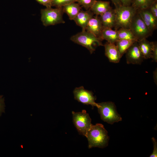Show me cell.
Wrapping results in <instances>:
<instances>
[{
  "mask_svg": "<svg viewBox=\"0 0 157 157\" xmlns=\"http://www.w3.org/2000/svg\"><path fill=\"white\" fill-rule=\"evenodd\" d=\"M103 29L99 17L98 15H96L95 17H93L90 20L86 26L85 30L100 39Z\"/></svg>",
  "mask_w": 157,
  "mask_h": 157,
  "instance_id": "obj_12",
  "label": "cell"
},
{
  "mask_svg": "<svg viewBox=\"0 0 157 157\" xmlns=\"http://www.w3.org/2000/svg\"><path fill=\"white\" fill-rule=\"evenodd\" d=\"M111 8L109 1L96 0L90 9L94 14L101 15Z\"/></svg>",
  "mask_w": 157,
  "mask_h": 157,
  "instance_id": "obj_16",
  "label": "cell"
},
{
  "mask_svg": "<svg viewBox=\"0 0 157 157\" xmlns=\"http://www.w3.org/2000/svg\"><path fill=\"white\" fill-rule=\"evenodd\" d=\"M116 23L115 30L120 28H129L132 20L137 10L131 6H120L115 8Z\"/></svg>",
  "mask_w": 157,
  "mask_h": 157,
  "instance_id": "obj_3",
  "label": "cell"
},
{
  "mask_svg": "<svg viewBox=\"0 0 157 157\" xmlns=\"http://www.w3.org/2000/svg\"><path fill=\"white\" fill-rule=\"evenodd\" d=\"M117 30L119 40H135L138 41L129 28H120Z\"/></svg>",
  "mask_w": 157,
  "mask_h": 157,
  "instance_id": "obj_21",
  "label": "cell"
},
{
  "mask_svg": "<svg viewBox=\"0 0 157 157\" xmlns=\"http://www.w3.org/2000/svg\"><path fill=\"white\" fill-rule=\"evenodd\" d=\"M122 5L124 6H131L132 0H120Z\"/></svg>",
  "mask_w": 157,
  "mask_h": 157,
  "instance_id": "obj_29",
  "label": "cell"
},
{
  "mask_svg": "<svg viewBox=\"0 0 157 157\" xmlns=\"http://www.w3.org/2000/svg\"><path fill=\"white\" fill-rule=\"evenodd\" d=\"M97 0H76V2L86 10L90 9Z\"/></svg>",
  "mask_w": 157,
  "mask_h": 157,
  "instance_id": "obj_23",
  "label": "cell"
},
{
  "mask_svg": "<svg viewBox=\"0 0 157 157\" xmlns=\"http://www.w3.org/2000/svg\"><path fill=\"white\" fill-rule=\"evenodd\" d=\"M125 53L126 63L128 64L140 65L144 59L138 41L135 42Z\"/></svg>",
  "mask_w": 157,
  "mask_h": 157,
  "instance_id": "obj_9",
  "label": "cell"
},
{
  "mask_svg": "<svg viewBox=\"0 0 157 157\" xmlns=\"http://www.w3.org/2000/svg\"><path fill=\"white\" fill-rule=\"evenodd\" d=\"M149 9L154 16L157 19V1L154 3Z\"/></svg>",
  "mask_w": 157,
  "mask_h": 157,
  "instance_id": "obj_25",
  "label": "cell"
},
{
  "mask_svg": "<svg viewBox=\"0 0 157 157\" xmlns=\"http://www.w3.org/2000/svg\"><path fill=\"white\" fill-rule=\"evenodd\" d=\"M136 41H138L135 40H119L116 42V45L121 57L130 47Z\"/></svg>",
  "mask_w": 157,
  "mask_h": 157,
  "instance_id": "obj_19",
  "label": "cell"
},
{
  "mask_svg": "<svg viewBox=\"0 0 157 157\" xmlns=\"http://www.w3.org/2000/svg\"><path fill=\"white\" fill-rule=\"evenodd\" d=\"M154 145V150L153 152L150 155V157H157V140L154 138L152 139Z\"/></svg>",
  "mask_w": 157,
  "mask_h": 157,
  "instance_id": "obj_26",
  "label": "cell"
},
{
  "mask_svg": "<svg viewBox=\"0 0 157 157\" xmlns=\"http://www.w3.org/2000/svg\"><path fill=\"white\" fill-rule=\"evenodd\" d=\"M74 124L79 134L86 136L92 125L91 119L85 110L81 112H72Z\"/></svg>",
  "mask_w": 157,
  "mask_h": 157,
  "instance_id": "obj_7",
  "label": "cell"
},
{
  "mask_svg": "<svg viewBox=\"0 0 157 157\" xmlns=\"http://www.w3.org/2000/svg\"><path fill=\"white\" fill-rule=\"evenodd\" d=\"M157 69L155 70L154 72V81L157 84Z\"/></svg>",
  "mask_w": 157,
  "mask_h": 157,
  "instance_id": "obj_31",
  "label": "cell"
},
{
  "mask_svg": "<svg viewBox=\"0 0 157 157\" xmlns=\"http://www.w3.org/2000/svg\"><path fill=\"white\" fill-rule=\"evenodd\" d=\"M63 7L46 8L41 10V20L43 24L47 26L65 23L63 18Z\"/></svg>",
  "mask_w": 157,
  "mask_h": 157,
  "instance_id": "obj_4",
  "label": "cell"
},
{
  "mask_svg": "<svg viewBox=\"0 0 157 157\" xmlns=\"http://www.w3.org/2000/svg\"><path fill=\"white\" fill-rule=\"evenodd\" d=\"M157 0H132L131 6L136 10L149 8Z\"/></svg>",
  "mask_w": 157,
  "mask_h": 157,
  "instance_id": "obj_20",
  "label": "cell"
},
{
  "mask_svg": "<svg viewBox=\"0 0 157 157\" xmlns=\"http://www.w3.org/2000/svg\"><path fill=\"white\" fill-rule=\"evenodd\" d=\"M38 3L46 6V8L52 7L51 0H35Z\"/></svg>",
  "mask_w": 157,
  "mask_h": 157,
  "instance_id": "obj_27",
  "label": "cell"
},
{
  "mask_svg": "<svg viewBox=\"0 0 157 157\" xmlns=\"http://www.w3.org/2000/svg\"><path fill=\"white\" fill-rule=\"evenodd\" d=\"M137 11L149 30L153 33L157 29V19L154 16L149 8Z\"/></svg>",
  "mask_w": 157,
  "mask_h": 157,
  "instance_id": "obj_10",
  "label": "cell"
},
{
  "mask_svg": "<svg viewBox=\"0 0 157 157\" xmlns=\"http://www.w3.org/2000/svg\"><path fill=\"white\" fill-rule=\"evenodd\" d=\"M85 137L88 139L89 148H104L108 146L109 140L108 132L101 124H92Z\"/></svg>",
  "mask_w": 157,
  "mask_h": 157,
  "instance_id": "obj_1",
  "label": "cell"
},
{
  "mask_svg": "<svg viewBox=\"0 0 157 157\" xmlns=\"http://www.w3.org/2000/svg\"><path fill=\"white\" fill-rule=\"evenodd\" d=\"M151 58L153 61L157 62V43L156 42H154Z\"/></svg>",
  "mask_w": 157,
  "mask_h": 157,
  "instance_id": "obj_24",
  "label": "cell"
},
{
  "mask_svg": "<svg viewBox=\"0 0 157 157\" xmlns=\"http://www.w3.org/2000/svg\"><path fill=\"white\" fill-rule=\"evenodd\" d=\"M113 3L115 5V8H117L121 6L122 4L120 0H111Z\"/></svg>",
  "mask_w": 157,
  "mask_h": 157,
  "instance_id": "obj_30",
  "label": "cell"
},
{
  "mask_svg": "<svg viewBox=\"0 0 157 157\" xmlns=\"http://www.w3.org/2000/svg\"><path fill=\"white\" fill-rule=\"evenodd\" d=\"M139 48L144 59L151 58L154 42H150L146 38L138 41Z\"/></svg>",
  "mask_w": 157,
  "mask_h": 157,
  "instance_id": "obj_15",
  "label": "cell"
},
{
  "mask_svg": "<svg viewBox=\"0 0 157 157\" xmlns=\"http://www.w3.org/2000/svg\"><path fill=\"white\" fill-rule=\"evenodd\" d=\"M64 13L68 15L69 19L74 20V18L81 10V6L76 2H72L63 7Z\"/></svg>",
  "mask_w": 157,
  "mask_h": 157,
  "instance_id": "obj_18",
  "label": "cell"
},
{
  "mask_svg": "<svg viewBox=\"0 0 157 157\" xmlns=\"http://www.w3.org/2000/svg\"><path fill=\"white\" fill-rule=\"evenodd\" d=\"M74 99L84 104L97 107L96 103V97L91 91L85 89L83 86L76 88L73 91Z\"/></svg>",
  "mask_w": 157,
  "mask_h": 157,
  "instance_id": "obj_8",
  "label": "cell"
},
{
  "mask_svg": "<svg viewBox=\"0 0 157 157\" xmlns=\"http://www.w3.org/2000/svg\"><path fill=\"white\" fill-rule=\"evenodd\" d=\"M70 40L86 48L91 54L95 51L96 47L103 45L102 40L99 38L86 30L82 31L72 36Z\"/></svg>",
  "mask_w": 157,
  "mask_h": 157,
  "instance_id": "obj_2",
  "label": "cell"
},
{
  "mask_svg": "<svg viewBox=\"0 0 157 157\" xmlns=\"http://www.w3.org/2000/svg\"><path fill=\"white\" fill-rule=\"evenodd\" d=\"M129 28L138 41L146 39L152 34L137 11L132 20Z\"/></svg>",
  "mask_w": 157,
  "mask_h": 157,
  "instance_id": "obj_6",
  "label": "cell"
},
{
  "mask_svg": "<svg viewBox=\"0 0 157 157\" xmlns=\"http://www.w3.org/2000/svg\"><path fill=\"white\" fill-rule=\"evenodd\" d=\"M98 111L101 119L108 124H113L122 120L117 113L115 104L112 102L98 103Z\"/></svg>",
  "mask_w": 157,
  "mask_h": 157,
  "instance_id": "obj_5",
  "label": "cell"
},
{
  "mask_svg": "<svg viewBox=\"0 0 157 157\" xmlns=\"http://www.w3.org/2000/svg\"><path fill=\"white\" fill-rule=\"evenodd\" d=\"M52 6L63 7L71 3L76 2V0H51Z\"/></svg>",
  "mask_w": 157,
  "mask_h": 157,
  "instance_id": "obj_22",
  "label": "cell"
},
{
  "mask_svg": "<svg viewBox=\"0 0 157 157\" xmlns=\"http://www.w3.org/2000/svg\"><path fill=\"white\" fill-rule=\"evenodd\" d=\"M94 15L90 9L85 11L81 10L74 20L77 25L81 27L82 31H85L88 22Z\"/></svg>",
  "mask_w": 157,
  "mask_h": 157,
  "instance_id": "obj_14",
  "label": "cell"
},
{
  "mask_svg": "<svg viewBox=\"0 0 157 157\" xmlns=\"http://www.w3.org/2000/svg\"><path fill=\"white\" fill-rule=\"evenodd\" d=\"M5 105L4 99L2 96H0V115L4 112Z\"/></svg>",
  "mask_w": 157,
  "mask_h": 157,
  "instance_id": "obj_28",
  "label": "cell"
},
{
  "mask_svg": "<svg viewBox=\"0 0 157 157\" xmlns=\"http://www.w3.org/2000/svg\"><path fill=\"white\" fill-rule=\"evenodd\" d=\"M100 38L102 41L105 40L108 42L115 44L119 40L117 30H113L111 28H104Z\"/></svg>",
  "mask_w": 157,
  "mask_h": 157,
  "instance_id": "obj_17",
  "label": "cell"
},
{
  "mask_svg": "<svg viewBox=\"0 0 157 157\" xmlns=\"http://www.w3.org/2000/svg\"><path fill=\"white\" fill-rule=\"evenodd\" d=\"M104 46L105 55L109 61L114 63H119L122 57L116 44L107 42Z\"/></svg>",
  "mask_w": 157,
  "mask_h": 157,
  "instance_id": "obj_11",
  "label": "cell"
},
{
  "mask_svg": "<svg viewBox=\"0 0 157 157\" xmlns=\"http://www.w3.org/2000/svg\"><path fill=\"white\" fill-rule=\"evenodd\" d=\"M104 28H112L116 23V15L115 9L112 7L99 17Z\"/></svg>",
  "mask_w": 157,
  "mask_h": 157,
  "instance_id": "obj_13",
  "label": "cell"
}]
</instances>
